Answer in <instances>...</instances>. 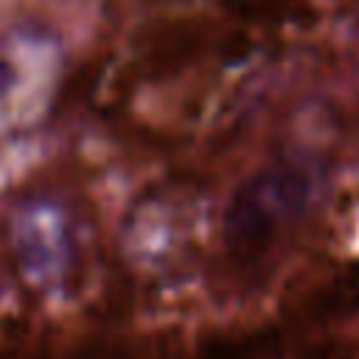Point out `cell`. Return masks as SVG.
<instances>
[{
    "instance_id": "obj_1",
    "label": "cell",
    "mask_w": 359,
    "mask_h": 359,
    "mask_svg": "<svg viewBox=\"0 0 359 359\" xmlns=\"http://www.w3.org/2000/svg\"><path fill=\"white\" fill-rule=\"evenodd\" d=\"M306 177L292 165L255 174L244 182L224 213V244L230 255L250 264L266 252L278 227L300 208Z\"/></svg>"
},
{
    "instance_id": "obj_2",
    "label": "cell",
    "mask_w": 359,
    "mask_h": 359,
    "mask_svg": "<svg viewBox=\"0 0 359 359\" xmlns=\"http://www.w3.org/2000/svg\"><path fill=\"white\" fill-rule=\"evenodd\" d=\"M199 42H202V28L194 20H163V22H154L146 31H140L137 67L149 79L171 73V70L182 67L199 50Z\"/></svg>"
},
{
    "instance_id": "obj_3",
    "label": "cell",
    "mask_w": 359,
    "mask_h": 359,
    "mask_svg": "<svg viewBox=\"0 0 359 359\" xmlns=\"http://www.w3.org/2000/svg\"><path fill=\"white\" fill-rule=\"evenodd\" d=\"M272 345L264 334H244V337H216L202 345L199 359H261Z\"/></svg>"
},
{
    "instance_id": "obj_4",
    "label": "cell",
    "mask_w": 359,
    "mask_h": 359,
    "mask_svg": "<svg viewBox=\"0 0 359 359\" xmlns=\"http://www.w3.org/2000/svg\"><path fill=\"white\" fill-rule=\"evenodd\" d=\"M165 353V348L157 345V337L151 339H115V342H98V345H87L79 359H160Z\"/></svg>"
},
{
    "instance_id": "obj_5",
    "label": "cell",
    "mask_w": 359,
    "mask_h": 359,
    "mask_svg": "<svg viewBox=\"0 0 359 359\" xmlns=\"http://www.w3.org/2000/svg\"><path fill=\"white\" fill-rule=\"evenodd\" d=\"M14 84H17V70H14V65L0 56V98H3Z\"/></svg>"
}]
</instances>
